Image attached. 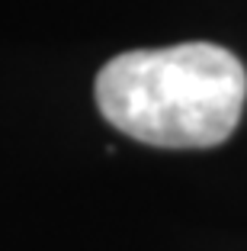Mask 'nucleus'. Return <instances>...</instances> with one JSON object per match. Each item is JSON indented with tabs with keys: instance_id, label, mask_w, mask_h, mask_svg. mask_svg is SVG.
<instances>
[{
	"instance_id": "nucleus-1",
	"label": "nucleus",
	"mask_w": 247,
	"mask_h": 251,
	"mask_svg": "<svg viewBox=\"0 0 247 251\" xmlns=\"http://www.w3.org/2000/svg\"><path fill=\"white\" fill-rule=\"evenodd\" d=\"M96 106L119 132L157 148H212L238 129L247 71L228 49L183 42L122 52L96 74Z\"/></svg>"
}]
</instances>
